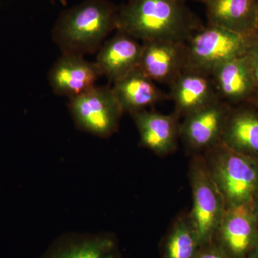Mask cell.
Masks as SVG:
<instances>
[{"instance_id":"cell-1","label":"cell","mask_w":258,"mask_h":258,"mask_svg":"<svg viewBox=\"0 0 258 258\" xmlns=\"http://www.w3.org/2000/svg\"><path fill=\"white\" fill-rule=\"evenodd\" d=\"M182 0H129L118 10L117 31L142 42H186L202 28Z\"/></svg>"},{"instance_id":"cell-2","label":"cell","mask_w":258,"mask_h":258,"mask_svg":"<svg viewBox=\"0 0 258 258\" xmlns=\"http://www.w3.org/2000/svg\"><path fill=\"white\" fill-rule=\"evenodd\" d=\"M118 14L108 0H84L61 13L52 30V40L62 54L95 53L116 30Z\"/></svg>"},{"instance_id":"cell-3","label":"cell","mask_w":258,"mask_h":258,"mask_svg":"<svg viewBox=\"0 0 258 258\" xmlns=\"http://www.w3.org/2000/svg\"><path fill=\"white\" fill-rule=\"evenodd\" d=\"M205 152L209 173L223 197L226 208L253 203L258 195V161L221 143Z\"/></svg>"},{"instance_id":"cell-4","label":"cell","mask_w":258,"mask_h":258,"mask_svg":"<svg viewBox=\"0 0 258 258\" xmlns=\"http://www.w3.org/2000/svg\"><path fill=\"white\" fill-rule=\"evenodd\" d=\"M186 69L210 76L217 66L247 55L258 46V33H239L208 24L197 30L186 41Z\"/></svg>"},{"instance_id":"cell-5","label":"cell","mask_w":258,"mask_h":258,"mask_svg":"<svg viewBox=\"0 0 258 258\" xmlns=\"http://www.w3.org/2000/svg\"><path fill=\"white\" fill-rule=\"evenodd\" d=\"M192 208L189 217L201 247L212 243L226 210L223 197L212 180L205 159L197 156L190 167Z\"/></svg>"},{"instance_id":"cell-6","label":"cell","mask_w":258,"mask_h":258,"mask_svg":"<svg viewBox=\"0 0 258 258\" xmlns=\"http://www.w3.org/2000/svg\"><path fill=\"white\" fill-rule=\"evenodd\" d=\"M69 109L79 130L101 138L111 137L117 132L124 113L113 88L97 85L70 98Z\"/></svg>"},{"instance_id":"cell-7","label":"cell","mask_w":258,"mask_h":258,"mask_svg":"<svg viewBox=\"0 0 258 258\" xmlns=\"http://www.w3.org/2000/svg\"><path fill=\"white\" fill-rule=\"evenodd\" d=\"M216 237L231 258H247L258 244V221L253 203L226 208Z\"/></svg>"},{"instance_id":"cell-8","label":"cell","mask_w":258,"mask_h":258,"mask_svg":"<svg viewBox=\"0 0 258 258\" xmlns=\"http://www.w3.org/2000/svg\"><path fill=\"white\" fill-rule=\"evenodd\" d=\"M231 106L217 100L185 116L184 121L180 123V138L185 145L195 152H206L221 143Z\"/></svg>"},{"instance_id":"cell-9","label":"cell","mask_w":258,"mask_h":258,"mask_svg":"<svg viewBox=\"0 0 258 258\" xmlns=\"http://www.w3.org/2000/svg\"><path fill=\"white\" fill-rule=\"evenodd\" d=\"M187 64L186 42L154 40L142 43L139 67L154 82L170 86Z\"/></svg>"},{"instance_id":"cell-10","label":"cell","mask_w":258,"mask_h":258,"mask_svg":"<svg viewBox=\"0 0 258 258\" xmlns=\"http://www.w3.org/2000/svg\"><path fill=\"white\" fill-rule=\"evenodd\" d=\"M100 76L96 62L83 56L62 54L49 71L48 80L56 95L70 99L96 86Z\"/></svg>"},{"instance_id":"cell-11","label":"cell","mask_w":258,"mask_h":258,"mask_svg":"<svg viewBox=\"0 0 258 258\" xmlns=\"http://www.w3.org/2000/svg\"><path fill=\"white\" fill-rule=\"evenodd\" d=\"M249 53L220 64L210 75L220 99L232 106L249 103L255 97Z\"/></svg>"},{"instance_id":"cell-12","label":"cell","mask_w":258,"mask_h":258,"mask_svg":"<svg viewBox=\"0 0 258 258\" xmlns=\"http://www.w3.org/2000/svg\"><path fill=\"white\" fill-rule=\"evenodd\" d=\"M138 130L140 144L159 156L174 152L180 137L179 117L147 109L132 113Z\"/></svg>"},{"instance_id":"cell-13","label":"cell","mask_w":258,"mask_h":258,"mask_svg":"<svg viewBox=\"0 0 258 258\" xmlns=\"http://www.w3.org/2000/svg\"><path fill=\"white\" fill-rule=\"evenodd\" d=\"M221 144L233 152L258 161V110L252 103L231 106Z\"/></svg>"},{"instance_id":"cell-14","label":"cell","mask_w":258,"mask_h":258,"mask_svg":"<svg viewBox=\"0 0 258 258\" xmlns=\"http://www.w3.org/2000/svg\"><path fill=\"white\" fill-rule=\"evenodd\" d=\"M168 96L174 101V114L179 118L220 100L211 76L189 69L171 83Z\"/></svg>"},{"instance_id":"cell-15","label":"cell","mask_w":258,"mask_h":258,"mask_svg":"<svg viewBox=\"0 0 258 258\" xmlns=\"http://www.w3.org/2000/svg\"><path fill=\"white\" fill-rule=\"evenodd\" d=\"M142 52L138 40L117 31L98 51L96 63L101 76L114 83L139 67Z\"/></svg>"},{"instance_id":"cell-16","label":"cell","mask_w":258,"mask_h":258,"mask_svg":"<svg viewBox=\"0 0 258 258\" xmlns=\"http://www.w3.org/2000/svg\"><path fill=\"white\" fill-rule=\"evenodd\" d=\"M112 88L123 113L130 114L169 98L140 67L113 83Z\"/></svg>"},{"instance_id":"cell-17","label":"cell","mask_w":258,"mask_h":258,"mask_svg":"<svg viewBox=\"0 0 258 258\" xmlns=\"http://www.w3.org/2000/svg\"><path fill=\"white\" fill-rule=\"evenodd\" d=\"M209 24L239 33H258L257 0H206Z\"/></svg>"},{"instance_id":"cell-18","label":"cell","mask_w":258,"mask_h":258,"mask_svg":"<svg viewBox=\"0 0 258 258\" xmlns=\"http://www.w3.org/2000/svg\"><path fill=\"white\" fill-rule=\"evenodd\" d=\"M42 258H115V243L104 234H70L56 241Z\"/></svg>"},{"instance_id":"cell-19","label":"cell","mask_w":258,"mask_h":258,"mask_svg":"<svg viewBox=\"0 0 258 258\" xmlns=\"http://www.w3.org/2000/svg\"><path fill=\"white\" fill-rule=\"evenodd\" d=\"M201 248L189 217L175 222L166 239L164 258H195Z\"/></svg>"},{"instance_id":"cell-20","label":"cell","mask_w":258,"mask_h":258,"mask_svg":"<svg viewBox=\"0 0 258 258\" xmlns=\"http://www.w3.org/2000/svg\"><path fill=\"white\" fill-rule=\"evenodd\" d=\"M195 258H231L218 245L210 244L203 246L199 250Z\"/></svg>"},{"instance_id":"cell-21","label":"cell","mask_w":258,"mask_h":258,"mask_svg":"<svg viewBox=\"0 0 258 258\" xmlns=\"http://www.w3.org/2000/svg\"><path fill=\"white\" fill-rule=\"evenodd\" d=\"M249 57L250 59L251 64H252L254 83H255V97L253 100L254 101V100L258 99V46L254 47L249 52Z\"/></svg>"},{"instance_id":"cell-22","label":"cell","mask_w":258,"mask_h":258,"mask_svg":"<svg viewBox=\"0 0 258 258\" xmlns=\"http://www.w3.org/2000/svg\"><path fill=\"white\" fill-rule=\"evenodd\" d=\"M253 207H254V213H255L256 217H257V221H258V195L256 197V198L254 199L253 202Z\"/></svg>"},{"instance_id":"cell-23","label":"cell","mask_w":258,"mask_h":258,"mask_svg":"<svg viewBox=\"0 0 258 258\" xmlns=\"http://www.w3.org/2000/svg\"><path fill=\"white\" fill-rule=\"evenodd\" d=\"M247 258H258V244L257 247L253 249V251L249 254Z\"/></svg>"},{"instance_id":"cell-24","label":"cell","mask_w":258,"mask_h":258,"mask_svg":"<svg viewBox=\"0 0 258 258\" xmlns=\"http://www.w3.org/2000/svg\"><path fill=\"white\" fill-rule=\"evenodd\" d=\"M250 103H252V104L254 105V106L257 108V109L258 110V99L257 100H254V101L250 102Z\"/></svg>"},{"instance_id":"cell-25","label":"cell","mask_w":258,"mask_h":258,"mask_svg":"<svg viewBox=\"0 0 258 258\" xmlns=\"http://www.w3.org/2000/svg\"><path fill=\"white\" fill-rule=\"evenodd\" d=\"M182 1H184V0H182ZM201 1L205 2V1H206V0H201Z\"/></svg>"},{"instance_id":"cell-26","label":"cell","mask_w":258,"mask_h":258,"mask_svg":"<svg viewBox=\"0 0 258 258\" xmlns=\"http://www.w3.org/2000/svg\"><path fill=\"white\" fill-rule=\"evenodd\" d=\"M50 1H51V2H53V0H50Z\"/></svg>"},{"instance_id":"cell-27","label":"cell","mask_w":258,"mask_h":258,"mask_svg":"<svg viewBox=\"0 0 258 258\" xmlns=\"http://www.w3.org/2000/svg\"><path fill=\"white\" fill-rule=\"evenodd\" d=\"M257 3H258V0H257Z\"/></svg>"}]
</instances>
